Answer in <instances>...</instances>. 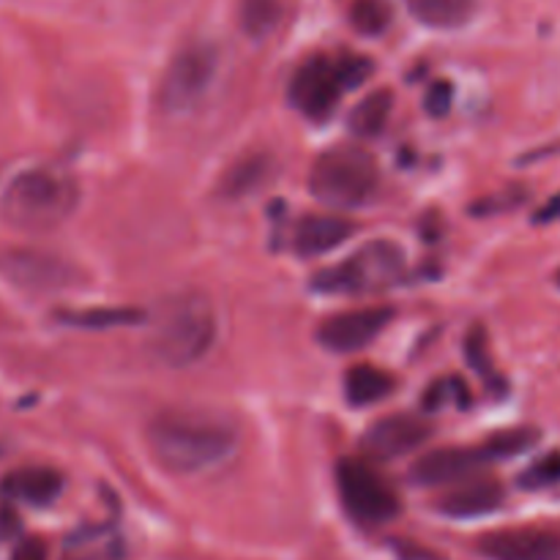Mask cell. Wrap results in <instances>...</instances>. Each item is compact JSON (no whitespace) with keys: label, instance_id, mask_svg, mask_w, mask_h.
Masks as SVG:
<instances>
[{"label":"cell","instance_id":"17","mask_svg":"<svg viewBox=\"0 0 560 560\" xmlns=\"http://www.w3.org/2000/svg\"><path fill=\"white\" fill-rule=\"evenodd\" d=\"M3 490L16 501L31 503V506H49L63 492V476L52 468H44V465L22 468L5 476Z\"/></svg>","mask_w":560,"mask_h":560},{"label":"cell","instance_id":"18","mask_svg":"<svg viewBox=\"0 0 560 560\" xmlns=\"http://www.w3.org/2000/svg\"><path fill=\"white\" fill-rule=\"evenodd\" d=\"M394 377L386 375L383 370L372 364H359L348 372L345 377V397L355 408H366V405H377L392 394Z\"/></svg>","mask_w":560,"mask_h":560},{"label":"cell","instance_id":"1","mask_svg":"<svg viewBox=\"0 0 560 560\" xmlns=\"http://www.w3.org/2000/svg\"><path fill=\"white\" fill-rule=\"evenodd\" d=\"M148 446L173 474H202L238 448V427L219 410L170 408L148 424Z\"/></svg>","mask_w":560,"mask_h":560},{"label":"cell","instance_id":"6","mask_svg":"<svg viewBox=\"0 0 560 560\" xmlns=\"http://www.w3.org/2000/svg\"><path fill=\"white\" fill-rule=\"evenodd\" d=\"M337 487L345 512L355 523L383 525L399 514L397 490L364 459H342L337 465Z\"/></svg>","mask_w":560,"mask_h":560},{"label":"cell","instance_id":"4","mask_svg":"<svg viewBox=\"0 0 560 560\" xmlns=\"http://www.w3.org/2000/svg\"><path fill=\"white\" fill-rule=\"evenodd\" d=\"M381 170L372 153L359 145H334L317 156L310 173V189L331 208H359L375 197Z\"/></svg>","mask_w":560,"mask_h":560},{"label":"cell","instance_id":"30","mask_svg":"<svg viewBox=\"0 0 560 560\" xmlns=\"http://www.w3.org/2000/svg\"><path fill=\"white\" fill-rule=\"evenodd\" d=\"M11 560H47V556H44L42 541H25Z\"/></svg>","mask_w":560,"mask_h":560},{"label":"cell","instance_id":"7","mask_svg":"<svg viewBox=\"0 0 560 560\" xmlns=\"http://www.w3.org/2000/svg\"><path fill=\"white\" fill-rule=\"evenodd\" d=\"M217 49L211 44L195 42L180 49L167 66V74L162 80V104L170 113H189L206 98L211 91L213 77H217Z\"/></svg>","mask_w":560,"mask_h":560},{"label":"cell","instance_id":"21","mask_svg":"<svg viewBox=\"0 0 560 560\" xmlns=\"http://www.w3.org/2000/svg\"><path fill=\"white\" fill-rule=\"evenodd\" d=\"M238 16L246 36L266 38L282 20V0H241Z\"/></svg>","mask_w":560,"mask_h":560},{"label":"cell","instance_id":"19","mask_svg":"<svg viewBox=\"0 0 560 560\" xmlns=\"http://www.w3.org/2000/svg\"><path fill=\"white\" fill-rule=\"evenodd\" d=\"M479 0H408V9L421 25L459 27L474 16Z\"/></svg>","mask_w":560,"mask_h":560},{"label":"cell","instance_id":"26","mask_svg":"<svg viewBox=\"0 0 560 560\" xmlns=\"http://www.w3.org/2000/svg\"><path fill=\"white\" fill-rule=\"evenodd\" d=\"M465 353H468L470 366H474L479 375L490 377L492 375V361L490 350H487V331L481 326H476L474 331L468 334V342H465Z\"/></svg>","mask_w":560,"mask_h":560},{"label":"cell","instance_id":"25","mask_svg":"<svg viewBox=\"0 0 560 560\" xmlns=\"http://www.w3.org/2000/svg\"><path fill=\"white\" fill-rule=\"evenodd\" d=\"M140 312L135 310H93V312H71L66 315V320L71 326L80 328H115V326H126V323H137L140 320Z\"/></svg>","mask_w":560,"mask_h":560},{"label":"cell","instance_id":"11","mask_svg":"<svg viewBox=\"0 0 560 560\" xmlns=\"http://www.w3.org/2000/svg\"><path fill=\"white\" fill-rule=\"evenodd\" d=\"M485 465H490V459L481 446H446L416 459V465L410 468V479L419 487H454L459 481L474 479Z\"/></svg>","mask_w":560,"mask_h":560},{"label":"cell","instance_id":"27","mask_svg":"<svg viewBox=\"0 0 560 560\" xmlns=\"http://www.w3.org/2000/svg\"><path fill=\"white\" fill-rule=\"evenodd\" d=\"M339 80H342V88H359L370 80L372 74V60L359 58V55H345V58L337 60Z\"/></svg>","mask_w":560,"mask_h":560},{"label":"cell","instance_id":"29","mask_svg":"<svg viewBox=\"0 0 560 560\" xmlns=\"http://www.w3.org/2000/svg\"><path fill=\"white\" fill-rule=\"evenodd\" d=\"M558 219H560V195H556L550 202H547V206L539 208V213L534 217V222L547 224V222H558Z\"/></svg>","mask_w":560,"mask_h":560},{"label":"cell","instance_id":"20","mask_svg":"<svg viewBox=\"0 0 560 560\" xmlns=\"http://www.w3.org/2000/svg\"><path fill=\"white\" fill-rule=\"evenodd\" d=\"M394 109V96L388 91H372L361 98L359 104L350 113V131L355 137H377L383 129H386L388 118H392Z\"/></svg>","mask_w":560,"mask_h":560},{"label":"cell","instance_id":"22","mask_svg":"<svg viewBox=\"0 0 560 560\" xmlns=\"http://www.w3.org/2000/svg\"><path fill=\"white\" fill-rule=\"evenodd\" d=\"M536 443H539V430H534V427H514V430L495 432L490 441L481 443V448H485L490 463H498V459H512L530 452Z\"/></svg>","mask_w":560,"mask_h":560},{"label":"cell","instance_id":"10","mask_svg":"<svg viewBox=\"0 0 560 560\" xmlns=\"http://www.w3.org/2000/svg\"><path fill=\"white\" fill-rule=\"evenodd\" d=\"M430 438V421H424L421 416L397 413L388 416V419H381L377 424H372L370 430H366L364 452L370 454L372 459L388 463V459H399L413 454L416 448L424 446Z\"/></svg>","mask_w":560,"mask_h":560},{"label":"cell","instance_id":"28","mask_svg":"<svg viewBox=\"0 0 560 560\" xmlns=\"http://www.w3.org/2000/svg\"><path fill=\"white\" fill-rule=\"evenodd\" d=\"M452 102H454L452 82L438 80V82H432L430 91H427L424 107L432 118H443V115H448V109H452Z\"/></svg>","mask_w":560,"mask_h":560},{"label":"cell","instance_id":"2","mask_svg":"<svg viewBox=\"0 0 560 560\" xmlns=\"http://www.w3.org/2000/svg\"><path fill=\"white\" fill-rule=\"evenodd\" d=\"M80 206V186L66 170L31 167L16 173L0 195L5 222L25 233L55 230Z\"/></svg>","mask_w":560,"mask_h":560},{"label":"cell","instance_id":"24","mask_svg":"<svg viewBox=\"0 0 560 560\" xmlns=\"http://www.w3.org/2000/svg\"><path fill=\"white\" fill-rule=\"evenodd\" d=\"M560 485V452H550L536 459L530 468L520 474V487L523 490H547V487Z\"/></svg>","mask_w":560,"mask_h":560},{"label":"cell","instance_id":"16","mask_svg":"<svg viewBox=\"0 0 560 560\" xmlns=\"http://www.w3.org/2000/svg\"><path fill=\"white\" fill-rule=\"evenodd\" d=\"M271 178L273 159L268 153H249V156H241L238 162L230 164L228 173L219 180L217 191L224 200H246L257 189H262Z\"/></svg>","mask_w":560,"mask_h":560},{"label":"cell","instance_id":"31","mask_svg":"<svg viewBox=\"0 0 560 560\" xmlns=\"http://www.w3.org/2000/svg\"><path fill=\"white\" fill-rule=\"evenodd\" d=\"M443 386H435V388H430V394H427V408H432L435 410L438 405H441V397H443Z\"/></svg>","mask_w":560,"mask_h":560},{"label":"cell","instance_id":"12","mask_svg":"<svg viewBox=\"0 0 560 560\" xmlns=\"http://www.w3.org/2000/svg\"><path fill=\"white\" fill-rule=\"evenodd\" d=\"M487 560H560V536L547 528H503L481 536Z\"/></svg>","mask_w":560,"mask_h":560},{"label":"cell","instance_id":"14","mask_svg":"<svg viewBox=\"0 0 560 560\" xmlns=\"http://www.w3.org/2000/svg\"><path fill=\"white\" fill-rule=\"evenodd\" d=\"M503 485L495 479H468L454 485L452 490L443 492L438 501V512L454 520H470V517H485L492 514L495 509L503 506Z\"/></svg>","mask_w":560,"mask_h":560},{"label":"cell","instance_id":"8","mask_svg":"<svg viewBox=\"0 0 560 560\" xmlns=\"http://www.w3.org/2000/svg\"><path fill=\"white\" fill-rule=\"evenodd\" d=\"M342 80H339L337 60L310 58L290 80V102L306 118L323 120L334 113L339 96H342Z\"/></svg>","mask_w":560,"mask_h":560},{"label":"cell","instance_id":"9","mask_svg":"<svg viewBox=\"0 0 560 560\" xmlns=\"http://www.w3.org/2000/svg\"><path fill=\"white\" fill-rule=\"evenodd\" d=\"M388 323H392V310H386V306L350 310L320 323L317 339H320L323 348L334 350V353H355V350L375 342Z\"/></svg>","mask_w":560,"mask_h":560},{"label":"cell","instance_id":"23","mask_svg":"<svg viewBox=\"0 0 560 560\" xmlns=\"http://www.w3.org/2000/svg\"><path fill=\"white\" fill-rule=\"evenodd\" d=\"M350 25L361 36H381L392 25V5L386 0H355L350 9Z\"/></svg>","mask_w":560,"mask_h":560},{"label":"cell","instance_id":"13","mask_svg":"<svg viewBox=\"0 0 560 560\" xmlns=\"http://www.w3.org/2000/svg\"><path fill=\"white\" fill-rule=\"evenodd\" d=\"M0 271L31 290H60L74 282V268L44 252L9 249L0 255Z\"/></svg>","mask_w":560,"mask_h":560},{"label":"cell","instance_id":"3","mask_svg":"<svg viewBox=\"0 0 560 560\" xmlns=\"http://www.w3.org/2000/svg\"><path fill=\"white\" fill-rule=\"evenodd\" d=\"M217 310L206 295H175L162 304L153 320L151 348L167 366L184 370L211 353L217 342Z\"/></svg>","mask_w":560,"mask_h":560},{"label":"cell","instance_id":"5","mask_svg":"<svg viewBox=\"0 0 560 560\" xmlns=\"http://www.w3.org/2000/svg\"><path fill=\"white\" fill-rule=\"evenodd\" d=\"M405 273V255L397 244L372 241L339 266L315 273L312 284L320 293H377L397 284Z\"/></svg>","mask_w":560,"mask_h":560},{"label":"cell","instance_id":"15","mask_svg":"<svg viewBox=\"0 0 560 560\" xmlns=\"http://www.w3.org/2000/svg\"><path fill=\"white\" fill-rule=\"evenodd\" d=\"M355 233V224L345 217H312L301 219L295 228V252L304 257H320L342 246Z\"/></svg>","mask_w":560,"mask_h":560}]
</instances>
